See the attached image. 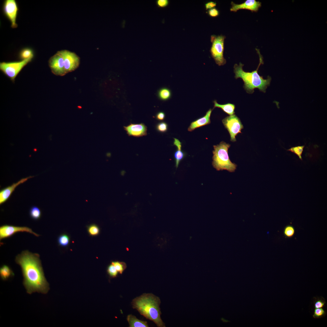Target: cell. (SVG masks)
I'll return each instance as SVG.
<instances>
[{
    "mask_svg": "<svg viewBox=\"0 0 327 327\" xmlns=\"http://www.w3.org/2000/svg\"><path fill=\"white\" fill-rule=\"evenodd\" d=\"M15 260L21 268L23 284L27 293H47L49 284L45 276L39 255L25 250L16 256Z\"/></svg>",
    "mask_w": 327,
    "mask_h": 327,
    "instance_id": "6da1fadb",
    "label": "cell"
},
{
    "mask_svg": "<svg viewBox=\"0 0 327 327\" xmlns=\"http://www.w3.org/2000/svg\"><path fill=\"white\" fill-rule=\"evenodd\" d=\"M160 298L151 293H144L133 299L132 308L147 319L153 321L158 327H165L160 317Z\"/></svg>",
    "mask_w": 327,
    "mask_h": 327,
    "instance_id": "7a4b0ae2",
    "label": "cell"
},
{
    "mask_svg": "<svg viewBox=\"0 0 327 327\" xmlns=\"http://www.w3.org/2000/svg\"><path fill=\"white\" fill-rule=\"evenodd\" d=\"M256 49L259 58V64L256 70L251 72L245 71L243 69L244 64L240 62L239 65L235 64L233 67L235 78H240L243 80L244 82L243 88L249 94L253 93L255 88H258L260 91L265 93L271 80V77L269 76L267 79H264L258 74L259 68L261 64H263V61L259 50L256 48Z\"/></svg>",
    "mask_w": 327,
    "mask_h": 327,
    "instance_id": "3957f363",
    "label": "cell"
},
{
    "mask_svg": "<svg viewBox=\"0 0 327 327\" xmlns=\"http://www.w3.org/2000/svg\"><path fill=\"white\" fill-rule=\"evenodd\" d=\"M230 145L224 141L219 144L213 146L212 165L217 170H226L230 172H234L237 165L230 160L228 150Z\"/></svg>",
    "mask_w": 327,
    "mask_h": 327,
    "instance_id": "277c9868",
    "label": "cell"
},
{
    "mask_svg": "<svg viewBox=\"0 0 327 327\" xmlns=\"http://www.w3.org/2000/svg\"><path fill=\"white\" fill-rule=\"evenodd\" d=\"M226 37L222 35H211L210 41L212 43L210 52L216 63L219 66L224 65L226 60L223 56L224 42Z\"/></svg>",
    "mask_w": 327,
    "mask_h": 327,
    "instance_id": "5b68a950",
    "label": "cell"
},
{
    "mask_svg": "<svg viewBox=\"0 0 327 327\" xmlns=\"http://www.w3.org/2000/svg\"><path fill=\"white\" fill-rule=\"evenodd\" d=\"M33 58L19 61L1 62L0 70L12 81H14L17 75L26 65L31 61Z\"/></svg>",
    "mask_w": 327,
    "mask_h": 327,
    "instance_id": "8992f818",
    "label": "cell"
},
{
    "mask_svg": "<svg viewBox=\"0 0 327 327\" xmlns=\"http://www.w3.org/2000/svg\"><path fill=\"white\" fill-rule=\"evenodd\" d=\"M222 121L230 134V140L233 142L236 141V136L239 133H242L241 130L243 128L239 118L234 114L226 117L222 120Z\"/></svg>",
    "mask_w": 327,
    "mask_h": 327,
    "instance_id": "52a82bcc",
    "label": "cell"
},
{
    "mask_svg": "<svg viewBox=\"0 0 327 327\" xmlns=\"http://www.w3.org/2000/svg\"><path fill=\"white\" fill-rule=\"evenodd\" d=\"M48 64L53 74L58 76L66 74L64 58L61 51H58L49 59Z\"/></svg>",
    "mask_w": 327,
    "mask_h": 327,
    "instance_id": "ba28073f",
    "label": "cell"
},
{
    "mask_svg": "<svg viewBox=\"0 0 327 327\" xmlns=\"http://www.w3.org/2000/svg\"><path fill=\"white\" fill-rule=\"evenodd\" d=\"M19 232L29 233L37 237L40 236L27 227L4 225L0 227V240L10 237L16 233Z\"/></svg>",
    "mask_w": 327,
    "mask_h": 327,
    "instance_id": "9c48e42d",
    "label": "cell"
},
{
    "mask_svg": "<svg viewBox=\"0 0 327 327\" xmlns=\"http://www.w3.org/2000/svg\"><path fill=\"white\" fill-rule=\"evenodd\" d=\"M61 51L64 58V70L66 74L74 71L78 67L80 59L74 52L66 50Z\"/></svg>",
    "mask_w": 327,
    "mask_h": 327,
    "instance_id": "30bf717a",
    "label": "cell"
},
{
    "mask_svg": "<svg viewBox=\"0 0 327 327\" xmlns=\"http://www.w3.org/2000/svg\"><path fill=\"white\" fill-rule=\"evenodd\" d=\"M4 14L11 23L12 28H16V18L18 10L17 3L15 0H6L4 2L3 6Z\"/></svg>",
    "mask_w": 327,
    "mask_h": 327,
    "instance_id": "8fae6325",
    "label": "cell"
},
{
    "mask_svg": "<svg viewBox=\"0 0 327 327\" xmlns=\"http://www.w3.org/2000/svg\"><path fill=\"white\" fill-rule=\"evenodd\" d=\"M232 7L230 8L231 12H236L241 9L249 10L252 12H257L261 7V3L255 0H246L244 3L237 4L233 2H231Z\"/></svg>",
    "mask_w": 327,
    "mask_h": 327,
    "instance_id": "7c38bea8",
    "label": "cell"
},
{
    "mask_svg": "<svg viewBox=\"0 0 327 327\" xmlns=\"http://www.w3.org/2000/svg\"><path fill=\"white\" fill-rule=\"evenodd\" d=\"M33 177L29 176L23 178L17 182L14 183L12 185L2 189L0 191V204L4 203L8 200L17 186Z\"/></svg>",
    "mask_w": 327,
    "mask_h": 327,
    "instance_id": "4fadbf2b",
    "label": "cell"
},
{
    "mask_svg": "<svg viewBox=\"0 0 327 327\" xmlns=\"http://www.w3.org/2000/svg\"><path fill=\"white\" fill-rule=\"evenodd\" d=\"M124 127L129 136L139 137L147 135V127L142 123L139 124L131 123Z\"/></svg>",
    "mask_w": 327,
    "mask_h": 327,
    "instance_id": "5bb4252c",
    "label": "cell"
},
{
    "mask_svg": "<svg viewBox=\"0 0 327 327\" xmlns=\"http://www.w3.org/2000/svg\"><path fill=\"white\" fill-rule=\"evenodd\" d=\"M212 111L211 109H209L203 117L191 122L188 128V130L192 131L196 128L210 124L211 122L210 117Z\"/></svg>",
    "mask_w": 327,
    "mask_h": 327,
    "instance_id": "9a60e30c",
    "label": "cell"
},
{
    "mask_svg": "<svg viewBox=\"0 0 327 327\" xmlns=\"http://www.w3.org/2000/svg\"><path fill=\"white\" fill-rule=\"evenodd\" d=\"M173 144L176 146L177 150L175 152L174 157L175 160V166L177 168L180 161L184 158L185 154L181 150V143L177 139L174 138Z\"/></svg>",
    "mask_w": 327,
    "mask_h": 327,
    "instance_id": "2e32d148",
    "label": "cell"
},
{
    "mask_svg": "<svg viewBox=\"0 0 327 327\" xmlns=\"http://www.w3.org/2000/svg\"><path fill=\"white\" fill-rule=\"evenodd\" d=\"M127 319L129 324V327H149L147 322L139 319L132 314L128 315Z\"/></svg>",
    "mask_w": 327,
    "mask_h": 327,
    "instance_id": "e0dca14e",
    "label": "cell"
},
{
    "mask_svg": "<svg viewBox=\"0 0 327 327\" xmlns=\"http://www.w3.org/2000/svg\"><path fill=\"white\" fill-rule=\"evenodd\" d=\"M213 102L214 105L213 109L215 107H218L221 109L224 112L230 115L234 114L235 106L234 104L227 103L225 104H220L215 100L213 101Z\"/></svg>",
    "mask_w": 327,
    "mask_h": 327,
    "instance_id": "ac0fdd59",
    "label": "cell"
},
{
    "mask_svg": "<svg viewBox=\"0 0 327 327\" xmlns=\"http://www.w3.org/2000/svg\"><path fill=\"white\" fill-rule=\"evenodd\" d=\"M157 96L158 98L162 101H167L171 98L172 92L171 90L167 87H162L157 91Z\"/></svg>",
    "mask_w": 327,
    "mask_h": 327,
    "instance_id": "d6986e66",
    "label": "cell"
},
{
    "mask_svg": "<svg viewBox=\"0 0 327 327\" xmlns=\"http://www.w3.org/2000/svg\"><path fill=\"white\" fill-rule=\"evenodd\" d=\"M14 274L11 269L7 265H3L0 268V276L3 280H8L13 277Z\"/></svg>",
    "mask_w": 327,
    "mask_h": 327,
    "instance_id": "ffe728a7",
    "label": "cell"
},
{
    "mask_svg": "<svg viewBox=\"0 0 327 327\" xmlns=\"http://www.w3.org/2000/svg\"><path fill=\"white\" fill-rule=\"evenodd\" d=\"M70 238L67 233L60 234L58 237L57 242L59 246L63 247H67L70 243Z\"/></svg>",
    "mask_w": 327,
    "mask_h": 327,
    "instance_id": "44dd1931",
    "label": "cell"
},
{
    "mask_svg": "<svg viewBox=\"0 0 327 327\" xmlns=\"http://www.w3.org/2000/svg\"><path fill=\"white\" fill-rule=\"evenodd\" d=\"M30 217L34 220H38L40 219L41 215L40 209L36 206H32L29 211Z\"/></svg>",
    "mask_w": 327,
    "mask_h": 327,
    "instance_id": "7402d4cb",
    "label": "cell"
},
{
    "mask_svg": "<svg viewBox=\"0 0 327 327\" xmlns=\"http://www.w3.org/2000/svg\"><path fill=\"white\" fill-rule=\"evenodd\" d=\"M87 232L91 236H95L99 235L100 229L99 226L95 224H92L87 226Z\"/></svg>",
    "mask_w": 327,
    "mask_h": 327,
    "instance_id": "603a6c76",
    "label": "cell"
},
{
    "mask_svg": "<svg viewBox=\"0 0 327 327\" xmlns=\"http://www.w3.org/2000/svg\"><path fill=\"white\" fill-rule=\"evenodd\" d=\"M115 267L116 269L120 274H122L127 267L126 263L123 262L113 261L111 262Z\"/></svg>",
    "mask_w": 327,
    "mask_h": 327,
    "instance_id": "cb8c5ba5",
    "label": "cell"
},
{
    "mask_svg": "<svg viewBox=\"0 0 327 327\" xmlns=\"http://www.w3.org/2000/svg\"><path fill=\"white\" fill-rule=\"evenodd\" d=\"M107 272L109 277L110 278H116L118 273L115 267L111 263L107 266Z\"/></svg>",
    "mask_w": 327,
    "mask_h": 327,
    "instance_id": "d4e9b609",
    "label": "cell"
},
{
    "mask_svg": "<svg viewBox=\"0 0 327 327\" xmlns=\"http://www.w3.org/2000/svg\"><path fill=\"white\" fill-rule=\"evenodd\" d=\"M304 147L305 145L297 146L292 147L286 150L296 154L298 156L300 160H302V155Z\"/></svg>",
    "mask_w": 327,
    "mask_h": 327,
    "instance_id": "484cf974",
    "label": "cell"
},
{
    "mask_svg": "<svg viewBox=\"0 0 327 327\" xmlns=\"http://www.w3.org/2000/svg\"><path fill=\"white\" fill-rule=\"evenodd\" d=\"M34 54L30 48H26L23 49L20 54V57L22 60L33 57Z\"/></svg>",
    "mask_w": 327,
    "mask_h": 327,
    "instance_id": "4316f807",
    "label": "cell"
},
{
    "mask_svg": "<svg viewBox=\"0 0 327 327\" xmlns=\"http://www.w3.org/2000/svg\"><path fill=\"white\" fill-rule=\"evenodd\" d=\"M314 305L315 308H321L324 307L326 302L324 298L322 297L314 298Z\"/></svg>",
    "mask_w": 327,
    "mask_h": 327,
    "instance_id": "83f0119b",
    "label": "cell"
},
{
    "mask_svg": "<svg viewBox=\"0 0 327 327\" xmlns=\"http://www.w3.org/2000/svg\"><path fill=\"white\" fill-rule=\"evenodd\" d=\"M295 230L294 227L291 225L286 226L284 230L283 233L284 236L287 238H291L294 235Z\"/></svg>",
    "mask_w": 327,
    "mask_h": 327,
    "instance_id": "f1b7e54d",
    "label": "cell"
},
{
    "mask_svg": "<svg viewBox=\"0 0 327 327\" xmlns=\"http://www.w3.org/2000/svg\"><path fill=\"white\" fill-rule=\"evenodd\" d=\"M326 315V312L322 308H315L312 315L315 319H319L325 316Z\"/></svg>",
    "mask_w": 327,
    "mask_h": 327,
    "instance_id": "f546056e",
    "label": "cell"
},
{
    "mask_svg": "<svg viewBox=\"0 0 327 327\" xmlns=\"http://www.w3.org/2000/svg\"><path fill=\"white\" fill-rule=\"evenodd\" d=\"M156 128L157 130L160 132L161 133L165 132L167 130L168 125L165 122H161L157 124L156 126Z\"/></svg>",
    "mask_w": 327,
    "mask_h": 327,
    "instance_id": "4dcf8cb0",
    "label": "cell"
},
{
    "mask_svg": "<svg viewBox=\"0 0 327 327\" xmlns=\"http://www.w3.org/2000/svg\"><path fill=\"white\" fill-rule=\"evenodd\" d=\"M209 15L212 17H216L219 15V11L215 8H213L209 9L208 11Z\"/></svg>",
    "mask_w": 327,
    "mask_h": 327,
    "instance_id": "1f68e13d",
    "label": "cell"
},
{
    "mask_svg": "<svg viewBox=\"0 0 327 327\" xmlns=\"http://www.w3.org/2000/svg\"><path fill=\"white\" fill-rule=\"evenodd\" d=\"M169 2L168 0H158L156 1L157 6L160 8H164L167 6L169 4Z\"/></svg>",
    "mask_w": 327,
    "mask_h": 327,
    "instance_id": "d6a6232c",
    "label": "cell"
},
{
    "mask_svg": "<svg viewBox=\"0 0 327 327\" xmlns=\"http://www.w3.org/2000/svg\"><path fill=\"white\" fill-rule=\"evenodd\" d=\"M165 117V113L163 111H160L158 112L156 114V118L157 120L160 121H162L164 120Z\"/></svg>",
    "mask_w": 327,
    "mask_h": 327,
    "instance_id": "836d02e7",
    "label": "cell"
},
{
    "mask_svg": "<svg viewBox=\"0 0 327 327\" xmlns=\"http://www.w3.org/2000/svg\"><path fill=\"white\" fill-rule=\"evenodd\" d=\"M216 5V2H214L210 1L208 2L205 4V7L206 10L211 9L215 7Z\"/></svg>",
    "mask_w": 327,
    "mask_h": 327,
    "instance_id": "e575fe53",
    "label": "cell"
}]
</instances>
